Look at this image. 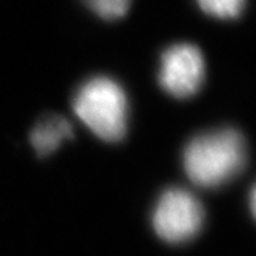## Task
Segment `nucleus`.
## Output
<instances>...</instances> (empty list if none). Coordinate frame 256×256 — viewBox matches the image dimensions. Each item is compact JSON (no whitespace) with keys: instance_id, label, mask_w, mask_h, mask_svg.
Instances as JSON below:
<instances>
[{"instance_id":"obj_1","label":"nucleus","mask_w":256,"mask_h":256,"mask_svg":"<svg viewBox=\"0 0 256 256\" xmlns=\"http://www.w3.org/2000/svg\"><path fill=\"white\" fill-rule=\"evenodd\" d=\"M246 160V140L233 128L199 134L184 150L186 173L190 180L202 187L224 184L244 168Z\"/></svg>"},{"instance_id":"obj_2","label":"nucleus","mask_w":256,"mask_h":256,"mask_svg":"<svg viewBox=\"0 0 256 256\" xmlns=\"http://www.w3.org/2000/svg\"><path fill=\"white\" fill-rule=\"evenodd\" d=\"M76 116L105 142H118L126 133L128 102L122 86L110 78L85 82L72 100Z\"/></svg>"},{"instance_id":"obj_3","label":"nucleus","mask_w":256,"mask_h":256,"mask_svg":"<svg viewBox=\"0 0 256 256\" xmlns=\"http://www.w3.org/2000/svg\"><path fill=\"white\" fill-rule=\"evenodd\" d=\"M204 222V208L199 200L184 188H170L159 198L153 227L166 242H186L200 230Z\"/></svg>"},{"instance_id":"obj_4","label":"nucleus","mask_w":256,"mask_h":256,"mask_svg":"<svg viewBox=\"0 0 256 256\" xmlns=\"http://www.w3.org/2000/svg\"><path fill=\"white\" fill-rule=\"evenodd\" d=\"M204 78L206 62L198 46L178 44L164 51L160 58L159 84L173 98H192L202 86Z\"/></svg>"},{"instance_id":"obj_5","label":"nucleus","mask_w":256,"mask_h":256,"mask_svg":"<svg viewBox=\"0 0 256 256\" xmlns=\"http://www.w3.org/2000/svg\"><path fill=\"white\" fill-rule=\"evenodd\" d=\"M72 138V125L62 116H45L31 132V144L39 156L56 152L60 144Z\"/></svg>"},{"instance_id":"obj_6","label":"nucleus","mask_w":256,"mask_h":256,"mask_svg":"<svg viewBox=\"0 0 256 256\" xmlns=\"http://www.w3.org/2000/svg\"><path fill=\"white\" fill-rule=\"evenodd\" d=\"M199 8L218 19H236L241 16L246 0H198Z\"/></svg>"},{"instance_id":"obj_7","label":"nucleus","mask_w":256,"mask_h":256,"mask_svg":"<svg viewBox=\"0 0 256 256\" xmlns=\"http://www.w3.org/2000/svg\"><path fill=\"white\" fill-rule=\"evenodd\" d=\"M85 4L105 20H118L128 12L132 0H85Z\"/></svg>"},{"instance_id":"obj_8","label":"nucleus","mask_w":256,"mask_h":256,"mask_svg":"<svg viewBox=\"0 0 256 256\" xmlns=\"http://www.w3.org/2000/svg\"><path fill=\"white\" fill-rule=\"evenodd\" d=\"M250 208L253 212V216L256 218V186L253 187V190L250 193Z\"/></svg>"}]
</instances>
